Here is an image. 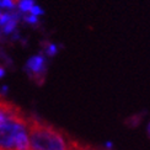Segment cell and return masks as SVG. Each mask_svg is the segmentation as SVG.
Listing matches in <instances>:
<instances>
[{
    "instance_id": "6da1fadb",
    "label": "cell",
    "mask_w": 150,
    "mask_h": 150,
    "mask_svg": "<svg viewBox=\"0 0 150 150\" xmlns=\"http://www.w3.org/2000/svg\"><path fill=\"white\" fill-rule=\"evenodd\" d=\"M31 150H74L75 142L64 132L35 116L27 118Z\"/></svg>"
},
{
    "instance_id": "8992f818",
    "label": "cell",
    "mask_w": 150,
    "mask_h": 150,
    "mask_svg": "<svg viewBox=\"0 0 150 150\" xmlns=\"http://www.w3.org/2000/svg\"><path fill=\"white\" fill-rule=\"evenodd\" d=\"M46 53L49 55V57H53V55H55L58 53V47L55 45H53V43H49V45H47Z\"/></svg>"
},
{
    "instance_id": "4fadbf2b",
    "label": "cell",
    "mask_w": 150,
    "mask_h": 150,
    "mask_svg": "<svg viewBox=\"0 0 150 150\" xmlns=\"http://www.w3.org/2000/svg\"><path fill=\"white\" fill-rule=\"evenodd\" d=\"M0 37H1V31H0Z\"/></svg>"
},
{
    "instance_id": "7c38bea8",
    "label": "cell",
    "mask_w": 150,
    "mask_h": 150,
    "mask_svg": "<svg viewBox=\"0 0 150 150\" xmlns=\"http://www.w3.org/2000/svg\"><path fill=\"white\" fill-rule=\"evenodd\" d=\"M0 150H6V149H4V148H0Z\"/></svg>"
},
{
    "instance_id": "30bf717a",
    "label": "cell",
    "mask_w": 150,
    "mask_h": 150,
    "mask_svg": "<svg viewBox=\"0 0 150 150\" xmlns=\"http://www.w3.org/2000/svg\"><path fill=\"white\" fill-rule=\"evenodd\" d=\"M4 75H5V69H4V68H3L1 65H0V79H1V78L4 76Z\"/></svg>"
},
{
    "instance_id": "9c48e42d",
    "label": "cell",
    "mask_w": 150,
    "mask_h": 150,
    "mask_svg": "<svg viewBox=\"0 0 150 150\" xmlns=\"http://www.w3.org/2000/svg\"><path fill=\"white\" fill-rule=\"evenodd\" d=\"M23 20L26 21L27 23L30 25H36V23H38V17L35 16V15H26L23 17Z\"/></svg>"
},
{
    "instance_id": "52a82bcc",
    "label": "cell",
    "mask_w": 150,
    "mask_h": 150,
    "mask_svg": "<svg viewBox=\"0 0 150 150\" xmlns=\"http://www.w3.org/2000/svg\"><path fill=\"white\" fill-rule=\"evenodd\" d=\"M30 12H31V15H35V16H37V17H38L40 15H43V14H45L43 9L41 8V6H38V5H33V6H32V9L30 10Z\"/></svg>"
},
{
    "instance_id": "7a4b0ae2",
    "label": "cell",
    "mask_w": 150,
    "mask_h": 150,
    "mask_svg": "<svg viewBox=\"0 0 150 150\" xmlns=\"http://www.w3.org/2000/svg\"><path fill=\"white\" fill-rule=\"evenodd\" d=\"M26 128L27 124L17 121H9L0 126V148H4L6 150H15V143L18 134L26 130Z\"/></svg>"
},
{
    "instance_id": "ba28073f",
    "label": "cell",
    "mask_w": 150,
    "mask_h": 150,
    "mask_svg": "<svg viewBox=\"0 0 150 150\" xmlns=\"http://www.w3.org/2000/svg\"><path fill=\"white\" fill-rule=\"evenodd\" d=\"M74 150H97L95 148H92L87 144H81L79 142H75V146H74Z\"/></svg>"
},
{
    "instance_id": "277c9868",
    "label": "cell",
    "mask_w": 150,
    "mask_h": 150,
    "mask_svg": "<svg viewBox=\"0 0 150 150\" xmlns=\"http://www.w3.org/2000/svg\"><path fill=\"white\" fill-rule=\"evenodd\" d=\"M17 21H18V18L14 17V18H11L9 22H6L4 26H3V30H1V31H3V33H5V35H10V33L14 32V30H15L16 26H17Z\"/></svg>"
},
{
    "instance_id": "8fae6325",
    "label": "cell",
    "mask_w": 150,
    "mask_h": 150,
    "mask_svg": "<svg viewBox=\"0 0 150 150\" xmlns=\"http://www.w3.org/2000/svg\"><path fill=\"white\" fill-rule=\"evenodd\" d=\"M148 132H149V137H150V123H149V127H148Z\"/></svg>"
},
{
    "instance_id": "5b68a950",
    "label": "cell",
    "mask_w": 150,
    "mask_h": 150,
    "mask_svg": "<svg viewBox=\"0 0 150 150\" xmlns=\"http://www.w3.org/2000/svg\"><path fill=\"white\" fill-rule=\"evenodd\" d=\"M33 5H35L33 0H20V1L17 3L18 10H20L21 12H28L31 9H32Z\"/></svg>"
},
{
    "instance_id": "3957f363",
    "label": "cell",
    "mask_w": 150,
    "mask_h": 150,
    "mask_svg": "<svg viewBox=\"0 0 150 150\" xmlns=\"http://www.w3.org/2000/svg\"><path fill=\"white\" fill-rule=\"evenodd\" d=\"M26 71L31 80L35 83L42 85L46 79V71H47V64L45 55L38 54L31 57L26 63Z\"/></svg>"
}]
</instances>
